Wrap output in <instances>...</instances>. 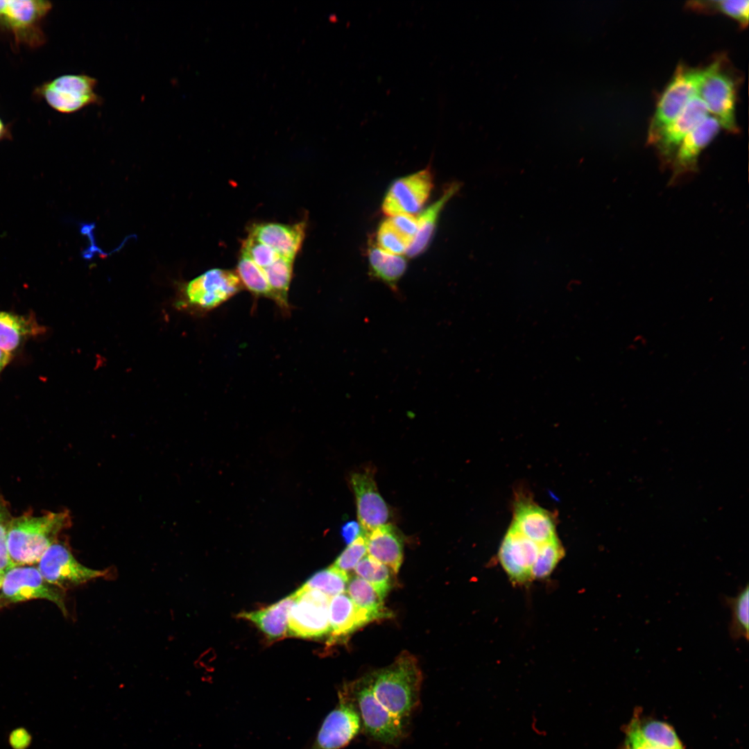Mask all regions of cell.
<instances>
[{
  "instance_id": "6da1fadb",
  "label": "cell",
  "mask_w": 749,
  "mask_h": 749,
  "mask_svg": "<svg viewBox=\"0 0 749 749\" xmlns=\"http://www.w3.org/2000/svg\"><path fill=\"white\" fill-rule=\"evenodd\" d=\"M367 675L379 703L407 725L420 704L422 675L416 657L404 651L389 666Z\"/></svg>"
},
{
  "instance_id": "7a4b0ae2",
  "label": "cell",
  "mask_w": 749,
  "mask_h": 749,
  "mask_svg": "<svg viewBox=\"0 0 749 749\" xmlns=\"http://www.w3.org/2000/svg\"><path fill=\"white\" fill-rule=\"evenodd\" d=\"M69 523L70 517L66 511L12 517L7 539L12 567L37 563Z\"/></svg>"
},
{
  "instance_id": "3957f363",
  "label": "cell",
  "mask_w": 749,
  "mask_h": 749,
  "mask_svg": "<svg viewBox=\"0 0 749 749\" xmlns=\"http://www.w3.org/2000/svg\"><path fill=\"white\" fill-rule=\"evenodd\" d=\"M354 702L362 730L371 739L395 746L405 737L406 725L390 714L374 696L365 675L343 684L341 688Z\"/></svg>"
},
{
  "instance_id": "277c9868",
  "label": "cell",
  "mask_w": 749,
  "mask_h": 749,
  "mask_svg": "<svg viewBox=\"0 0 749 749\" xmlns=\"http://www.w3.org/2000/svg\"><path fill=\"white\" fill-rule=\"evenodd\" d=\"M725 64L722 58H716L703 69L697 96L721 127L737 133V80Z\"/></svg>"
},
{
  "instance_id": "5b68a950",
  "label": "cell",
  "mask_w": 749,
  "mask_h": 749,
  "mask_svg": "<svg viewBox=\"0 0 749 749\" xmlns=\"http://www.w3.org/2000/svg\"><path fill=\"white\" fill-rule=\"evenodd\" d=\"M52 8L49 1L0 0V33L10 35L17 46L40 47L46 42L42 24Z\"/></svg>"
},
{
  "instance_id": "8992f818",
  "label": "cell",
  "mask_w": 749,
  "mask_h": 749,
  "mask_svg": "<svg viewBox=\"0 0 749 749\" xmlns=\"http://www.w3.org/2000/svg\"><path fill=\"white\" fill-rule=\"evenodd\" d=\"M97 80L86 74H63L37 86L33 95L53 110L65 114L102 103L96 92Z\"/></svg>"
},
{
  "instance_id": "52a82bcc",
  "label": "cell",
  "mask_w": 749,
  "mask_h": 749,
  "mask_svg": "<svg viewBox=\"0 0 749 749\" xmlns=\"http://www.w3.org/2000/svg\"><path fill=\"white\" fill-rule=\"evenodd\" d=\"M243 288L236 273L213 268L188 282L176 305L179 309L204 313L221 305Z\"/></svg>"
},
{
  "instance_id": "ba28073f",
  "label": "cell",
  "mask_w": 749,
  "mask_h": 749,
  "mask_svg": "<svg viewBox=\"0 0 749 749\" xmlns=\"http://www.w3.org/2000/svg\"><path fill=\"white\" fill-rule=\"evenodd\" d=\"M287 632L295 637L320 638L329 633V605L330 597L322 592L303 585L293 593Z\"/></svg>"
},
{
  "instance_id": "9c48e42d",
  "label": "cell",
  "mask_w": 749,
  "mask_h": 749,
  "mask_svg": "<svg viewBox=\"0 0 749 749\" xmlns=\"http://www.w3.org/2000/svg\"><path fill=\"white\" fill-rule=\"evenodd\" d=\"M702 74L703 69L682 64L678 66L656 104L648 127L647 141L649 144L658 132L697 96Z\"/></svg>"
},
{
  "instance_id": "30bf717a",
  "label": "cell",
  "mask_w": 749,
  "mask_h": 749,
  "mask_svg": "<svg viewBox=\"0 0 749 749\" xmlns=\"http://www.w3.org/2000/svg\"><path fill=\"white\" fill-rule=\"evenodd\" d=\"M37 563L45 580L62 590L107 574L105 570L82 565L64 544L57 542L46 549Z\"/></svg>"
},
{
  "instance_id": "8fae6325",
  "label": "cell",
  "mask_w": 749,
  "mask_h": 749,
  "mask_svg": "<svg viewBox=\"0 0 749 749\" xmlns=\"http://www.w3.org/2000/svg\"><path fill=\"white\" fill-rule=\"evenodd\" d=\"M1 589V598L10 602L46 599L54 603L64 615L67 614L62 589L47 583L37 567L31 565L12 567L4 574Z\"/></svg>"
},
{
  "instance_id": "7c38bea8",
  "label": "cell",
  "mask_w": 749,
  "mask_h": 749,
  "mask_svg": "<svg viewBox=\"0 0 749 749\" xmlns=\"http://www.w3.org/2000/svg\"><path fill=\"white\" fill-rule=\"evenodd\" d=\"M433 180L429 167L395 180L384 197L383 213L390 217L418 212L430 196Z\"/></svg>"
},
{
  "instance_id": "4fadbf2b",
  "label": "cell",
  "mask_w": 749,
  "mask_h": 749,
  "mask_svg": "<svg viewBox=\"0 0 749 749\" xmlns=\"http://www.w3.org/2000/svg\"><path fill=\"white\" fill-rule=\"evenodd\" d=\"M337 705L325 718L312 749H341L362 730L358 710L352 699L341 689Z\"/></svg>"
},
{
  "instance_id": "5bb4252c",
  "label": "cell",
  "mask_w": 749,
  "mask_h": 749,
  "mask_svg": "<svg viewBox=\"0 0 749 749\" xmlns=\"http://www.w3.org/2000/svg\"><path fill=\"white\" fill-rule=\"evenodd\" d=\"M539 546L510 525L499 546L498 558L512 583L521 585L532 580V567Z\"/></svg>"
},
{
  "instance_id": "9a60e30c",
  "label": "cell",
  "mask_w": 749,
  "mask_h": 749,
  "mask_svg": "<svg viewBox=\"0 0 749 749\" xmlns=\"http://www.w3.org/2000/svg\"><path fill=\"white\" fill-rule=\"evenodd\" d=\"M350 485L354 491L358 522L363 535L387 524L390 513L381 496L371 471L353 473Z\"/></svg>"
},
{
  "instance_id": "2e32d148",
  "label": "cell",
  "mask_w": 749,
  "mask_h": 749,
  "mask_svg": "<svg viewBox=\"0 0 749 749\" xmlns=\"http://www.w3.org/2000/svg\"><path fill=\"white\" fill-rule=\"evenodd\" d=\"M707 116L705 103L696 96L658 132L650 144L654 145L663 161L671 163L682 139Z\"/></svg>"
},
{
  "instance_id": "e0dca14e",
  "label": "cell",
  "mask_w": 749,
  "mask_h": 749,
  "mask_svg": "<svg viewBox=\"0 0 749 749\" xmlns=\"http://www.w3.org/2000/svg\"><path fill=\"white\" fill-rule=\"evenodd\" d=\"M721 125L713 116L708 115L681 141L671 160V181L698 169L699 155L718 134Z\"/></svg>"
},
{
  "instance_id": "ac0fdd59",
  "label": "cell",
  "mask_w": 749,
  "mask_h": 749,
  "mask_svg": "<svg viewBox=\"0 0 749 749\" xmlns=\"http://www.w3.org/2000/svg\"><path fill=\"white\" fill-rule=\"evenodd\" d=\"M510 525L539 545L557 537L554 516L532 500L525 498L515 501Z\"/></svg>"
},
{
  "instance_id": "d6986e66",
  "label": "cell",
  "mask_w": 749,
  "mask_h": 749,
  "mask_svg": "<svg viewBox=\"0 0 749 749\" xmlns=\"http://www.w3.org/2000/svg\"><path fill=\"white\" fill-rule=\"evenodd\" d=\"M305 234V223L255 224L249 235L273 248L281 257L294 260Z\"/></svg>"
},
{
  "instance_id": "ffe728a7",
  "label": "cell",
  "mask_w": 749,
  "mask_h": 749,
  "mask_svg": "<svg viewBox=\"0 0 749 749\" xmlns=\"http://www.w3.org/2000/svg\"><path fill=\"white\" fill-rule=\"evenodd\" d=\"M329 621V644L347 637L357 629L371 622L368 615L355 605L346 592L330 599Z\"/></svg>"
},
{
  "instance_id": "44dd1931",
  "label": "cell",
  "mask_w": 749,
  "mask_h": 749,
  "mask_svg": "<svg viewBox=\"0 0 749 749\" xmlns=\"http://www.w3.org/2000/svg\"><path fill=\"white\" fill-rule=\"evenodd\" d=\"M363 535L368 556L397 574L403 561V540L397 528L386 524Z\"/></svg>"
},
{
  "instance_id": "7402d4cb",
  "label": "cell",
  "mask_w": 749,
  "mask_h": 749,
  "mask_svg": "<svg viewBox=\"0 0 749 749\" xmlns=\"http://www.w3.org/2000/svg\"><path fill=\"white\" fill-rule=\"evenodd\" d=\"M293 594L268 607L252 612H243L238 617L253 623L268 639L275 640L287 634L290 608Z\"/></svg>"
},
{
  "instance_id": "603a6c76",
  "label": "cell",
  "mask_w": 749,
  "mask_h": 749,
  "mask_svg": "<svg viewBox=\"0 0 749 749\" xmlns=\"http://www.w3.org/2000/svg\"><path fill=\"white\" fill-rule=\"evenodd\" d=\"M459 187L452 183L446 188L441 196L427 208L421 212L416 217L417 231L410 245L406 255L416 257L422 253L429 245L436 228L439 216L447 202L457 192Z\"/></svg>"
},
{
  "instance_id": "cb8c5ba5",
  "label": "cell",
  "mask_w": 749,
  "mask_h": 749,
  "mask_svg": "<svg viewBox=\"0 0 749 749\" xmlns=\"http://www.w3.org/2000/svg\"><path fill=\"white\" fill-rule=\"evenodd\" d=\"M32 316L0 311V348L11 353L28 337L44 332Z\"/></svg>"
},
{
  "instance_id": "d4e9b609",
  "label": "cell",
  "mask_w": 749,
  "mask_h": 749,
  "mask_svg": "<svg viewBox=\"0 0 749 749\" xmlns=\"http://www.w3.org/2000/svg\"><path fill=\"white\" fill-rule=\"evenodd\" d=\"M368 263L371 277L382 282L398 295L397 284L406 271V259L401 255L372 246L368 250Z\"/></svg>"
},
{
  "instance_id": "484cf974",
  "label": "cell",
  "mask_w": 749,
  "mask_h": 749,
  "mask_svg": "<svg viewBox=\"0 0 749 749\" xmlns=\"http://www.w3.org/2000/svg\"><path fill=\"white\" fill-rule=\"evenodd\" d=\"M347 594L355 605L368 615L371 622L392 617L391 612L384 605V599L368 582L357 575L350 578Z\"/></svg>"
},
{
  "instance_id": "4316f807",
  "label": "cell",
  "mask_w": 749,
  "mask_h": 749,
  "mask_svg": "<svg viewBox=\"0 0 749 749\" xmlns=\"http://www.w3.org/2000/svg\"><path fill=\"white\" fill-rule=\"evenodd\" d=\"M294 260L279 257L271 265L260 268L264 274L273 294V301L284 311H289V289Z\"/></svg>"
},
{
  "instance_id": "83f0119b",
  "label": "cell",
  "mask_w": 749,
  "mask_h": 749,
  "mask_svg": "<svg viewBox=\"0 0 749 749\" xmlns=\"http://www.w3.org/2000/svg\"><path fill=\"white\" fill-rule=\"evenodd\" d=\"M354 571L358 576L368 582L383 599L391 589L395 574L388 567L368 555L361 560Z\"/></svg>"
},
{
  "instance_id": "f1b7e54d",
  "label": "cell",
  "mask_w": 749,
  "mask_h": 749,
  "mask_svg": "<svg viewBox=\"0 0 749 749\" xmlns=\"http://www.w3.org/2000/svg\"><path fill=\"white\" fill-rule=\"evenodd\" d=\"M724 601L732 612L729 626L730 637L734 640L748 639L749 632V587L748 585L739 589L734 597L725 596Z\"/></svg>"
},
{
  "instance_id": "f546056e",
  "label": "cell",
  "mask_w": 749,
  "mask_h": 749,
  "mask_svg": "<svg viewBox=\"0 0 749 749\" xmlns=\"http://www.w3.org/2000/svg\"><path fill=\"white\" fill-rule=\"evenodd\" d=\"M687 6L703 12H719L736 20L741 26L748 24L749 1L748 0H708L691 1Z\"/></svg>"
},
{
  "instance_id": "4dcf8cb0",
  "label": "cell",
  "mask_w": 749,
  "mask_h": 749,
  "mask_svg": "<svg viewBox=\"0 0 749 749\" xmlns=\"http://www.w3.org/2000/svg\"><path fill=\"white\" fill-rule=\"evenodd\" d=\"M236 274L243 287L256 296L273 300V294L262 270L250 258L241 254Z\"/></svg>"
},
{
  "instance_id": "1f68e13d",
  "label": "cell",
  "mask_w": 749,
  "mask_h": 749,
  "mask_svg": "<svg viewBox=\"0 0 749 749\" xmlns=\"http://www.w3.org/2000/svg\"><path fill=\"white\" fill-rule=\"evenodd\" d=\"M564 555V548L557 537L540 544L532 567V580L549 577Z\"/></svg>"
},
{
  "instance_id": "d6a6232c",
  "label": "cell",
  "mask_w": 749,
  "mask_h": 749,
  "mask_svg": "<svg viewBox=\"0 0 749 749\" xmlns=\"http://www.w3.org/2000/svg\"><path fill=\"white\" fill-rule=\"evenodd\" d=\"M348 580L347 574L332 565L313 574L304 585L332 598L345 592Z\"/></svg>"
},
{
  "instance_id": "836d02e7",
  "label": "cell",
  "mask_w": 749,
  "mask_h": 749,
  "mask_svg": "<svg viewBox=\"0 0 749 749\" xmlns=\"http://www.w3.org/2000/svg\"><path fill=\"white\" fill-rule=\"evenodd\" d=\"M623 749H677L664 737L640 730L628 723L625 728Z\"/></svg>"
},
{
  "instance_id": "e575fe53",
  "label": "cell",
  "mask_w": 749,
  "mask_h": 749,
  "mask_svg": "<svg viewBox=\"0 0 749 749\" xmlns=\"http://www.w3.org/2000/svg\"><path fill=\"white\" fill-rule=\"evenodd\" d=\"M376 239L378 248L396 255L406 253L411 243L393 226L388 218L379 224Z\"/></svg>"
},
{
  "instance_id": "d590c367",
  "label": "cell",
  "mask_w": 749,
  "mask_h": 749,
  "mask_svg": "<svg viewBox=\"0 0 749 749\" xmlns=\"http://www.w3.org/2000/svg\"><path fill=\"white\" fill-rule=\"evenodd\" d=\"M241 254L250 258L260 268L269 266L281 257L273 248L250 235L243 243Z\"/></svg>"
},
{
  "instance_id": "8d00e7d4",
  "label": "cell",
  "mask_w": 749,
  "mask_h": 749,
  "mask_svg": "<svg viewBox=\"0 0 749 749\" xmlns=\"http://www.w3.org/2000/svg\"><path fill=\"white\" fill-rule=\"evenodd\" d=\"M365 556H367V546L365 537L362 534L348 544L338 556L333 566L349 575V573L354 569L357 564Z\"/></svg>"
},
{
  "instance_id": "74e56055",
  "label": "cell",
  "mask_w": 749,
  "mask_h": 749,
  "mask_svg": "<svg viewBox=\"0 0 749 749\" xmlns=\"http://www.w3.org/2000/svg\"><path fill=\"white\" fill-rule=\"evenodd\" d=\"M12 518L8 504L0 495V572L3 574L12 567L7 543Z\"/></svg>"
},
{
  "instance_id": "f35d334b",
  "label": "cell",
  "mask_w": 749,
  "mask_h": 749,
  "mask_svg": "<svg viewBox=\"0 0 749 749\" xmlns=\"http://www.w3.org/2000/svg\"><path fill=\"white\" fill-rule=\"evenodd\" d=\"M388 219L393 226L412 243L417 231V218L411 214H399L390 216Z\"/></svg>"
},
{
  "instance_id": "ab89813d",
  "label": "cell",
  "mask_w": 749,
  "mask_h": 749,
  "mask_svg": "<svg viewBox=\"0 0 749 749\" xmlns=\"http://www.w3.org/2000/svg\"><path fill=\"white\" fill-rule=\"evenodd\" d=\"M31 737L24 728L12 731L10 735V743L14 749H26L31 743Z\"/></svg>"
},
{
  "instance_id": "60d3db41",
  "label": "cell",
  "mask_w": 749,
  "mask_h": 749,
  "mask_svg": "<svg viewBox=\"0 0 749 749\" xmlns=\"http://www.w3.org/2000/svg\"><path fill=\"white\" fill-rule=\"evenodd\" d=\"M342 537L347 544L354 542L359 536L363 534L359 522L351 521L345 523L341 528Z\"/></svg>"
},
{
  "instance_id": "b9f144b4",
  "label": "cell",
  "mask_w": 749,
  "mask_h": 749,
  "mask_svg": "<svg viewBox=\"0 0 749 749\" xmlns=\"http://www.w3.org/2000/svg\"><path fill=\"white\" fill-rule=\"evenodd\" d=\"M11 137L10 126L6 124L0 117V141L10 139Z\"/></svg>"
},
{
  "instance_id": "7bdbcfd3",
  "label": "cell",
  "mask_w": 749,
  "mask_h": 749,
  "mask_svg": "<svg viewBox=\"0 0 749 749\" xmlns=\"http://www.w3.org/2000/svg\"><path fill=\"white\" fill-rule=\"evenodd\" d=\"M11 355V353L0 348V372L10 363L12 357Z\"/></svg>"
},
{
  "instance_id": "ee69618b",
  "label": "cell",
  "mask_w": 749,
  "mask_h": 749,
  "mask_svg": "<svg viewBox=\"0 0 749 749\" xmlns=\"http://www.w3.org/2000/svg\"><path fill=\"white\" fill-rule=\"evenodd\" d=\"M3 576H4V574L0 572V589L1 588V586H2L3 580Z\"/></svg>"
},
{
  "instance_id": "f6af8a7d",
  "label": "cell",
  "mask_w": 749,
  "mask_h": 749,
  "mask_svg": "<svg viewBox=\"0 0 749 749\" xmlns=\"http://www.w3.org/2000/svg\"><path fill=\"white\" fill-rule=\"evenodd\" d=\"M1 596H0V599H1Z\"/></svg>"
}]
</instances>
